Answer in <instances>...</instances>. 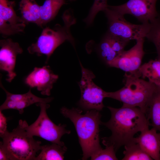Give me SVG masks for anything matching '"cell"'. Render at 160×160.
<instances>
[{
  "mask_svg": "<svg viewBox=\"0 0 160 160\" xmlns=\"http://www.w3.org/2000/svg\"><path fill=\"white\" fill-rule=\"evenodd\" d=\"M107 107L111 112V118L101 124L109 129L111 135L102 138V143L105 147L113 146L116 152L122 146L135 142V135L150 126L145 114L138 107Z\"/></svg>",
  "mask_w": 160,
  "mask_h": 160,
  "instance_id": "obj_1",
  "label": "cell"
},
{
  "mask_svg": "<svg viewBox=\"0 0 160 160\" xmlns=\"http://www.w3.org/2000/svg\"><path fill=\"white\" fill-rule=\"evenodd\" d=\"M60 112L73 123L83 152L82 160H87L102 149L100 144L99 125L101 115L96 110L82 111L79 108L62 107Z\"/></svg>",
  "mask_w": 160,
  "mask_h": 160,
  "instance_id": "obj_2",
  "label": "cell"
},
{
  "mask_svg": "<svg viewBox=\"0 0 160 160\" xmlns=\"http://www.w3.org/2000/svg\"><path fill=\"white\" fill-rule=\"evenodd\" d=\"M73 13L71 9L65 11L62 16L63 25L57 24L53 29L47 27L44 28L36 41L27 48L28 52L38 56L45 55L47 63L55 49L66 41L75 48V41L70 31L71 26L76 23Z\"/></svg>",
  "mask_w": 160,
  "mask_h": 160,
  "instance_id": "obj_3",
  "label": "cell"
},
{
  "mask_svg": "<svg viewBox=\"0 0 160 160\" xmlns=\"http://www.w3.org/2000/svg\"><path fill=\"white\" fill-rule=\"evenodd\" d=\"M124 86L113 92H105V97L123 103V105L137 107L146 114L149 102L158 86L138 77L126 73Z\"/></svg>",
  "mask_w": 160,
  "mask_h": 160,
  "instance_id": "obj_4",
  "label": "cell"
},
{
  "mask_svg": "<svg viewBox=\"0 0 160 160\" xmlns=\"http://www.w3.org/2000/svg\"><path fill=\"white\" fill-rule=\"evenodd\" d=\"M25 120H20L17 127L8 131L1 138V144L9 160H34L40 151L41 142L29 135L25 127Z\"/></svg>",
  "mask_w": 160,
  "mask_h": 160,
  "instance_id": "obj_5",
  "label": "cell"
},
{
  "mask_svg": "<svg viewBox=\"0 0 160 160\" xmlns=\"http://www.w3.org/2000/svg\"><path fill=\"white\" fill-rule=\"evenodd\" d=\"M36 104L40 107V112L36 120L31 125H29L26 121L25 127L28 134L32 137H40L52 143L65 145L61 138L65 134H69L71 131L66 129L65 124L57 125L50 120L47 112L50 107L48 103L39 102Z\"/></svg>",
  "mask_w": 160,
  "mask_h": 160,
  "instance_id": "obj_6",
  "label": "cell"
},
{
  "mask_svg": "<svg viewBox=\"0 0 160 160\" xmlns=\"http://www.w3.org/2000/svg\"><path fill=\"white\" fill-rule=\"evenodd\" d=\"M79 63L81 76L78 83L81 91L79 105L86 111L96 110L100 111L105 107L103 100L105 97V91L94 82L95 76L92 72L84 67L80 61Z\"/></svg>",
  "mask_w": 160,
  "mask_h": 160,
  "instance_id": "obj_7",
  "label": "cell"
},
{
  "mask_svg": "<svg viewBox=\"0 0 160 160\" xmlns=\"http://www.w3.org/2000/svg\"><path fill=\"white\" fill-rule=\"evenodd\" d=\"M108 22L107 33L130 41L145 37L150 28V23L136 25L127 21L124 16L109 7L103 11Z\"/></svg>",
  "mask_w": 160,
  "mask_h": 160,
  "instance_id": "obj_8",
  "label": "cell"
},
{
  "mask_svg": "<svg viewBox=\"0 0 160 160\" xmlns=\"http://www.w3.org/2000/svg\"><path fill=\"white\" fill-rule=\"evenodd\" d=\"M157 0H129L118 6H108L122 15L130 14L142 23H148L159 14L156 8Z\"/></svg>",
  "mask_w": 160,
  "mask_h": 160,
  "instance_id": "obj_9",
  "label": "cell"
},
{
  "mask_svg": "<svg viewBox=\"0 0 160 160\" xmlns=\"http://www.w3.org/2000/svg\"><path fill=\"white\" fill-rule=\"evenodd\" d=\"M14 1L0 0V33L9 36L24 31L26 23L14 10Z\"/></svg>",
  "mask_w": 160,
  "mask_h": 160,
  "instance_id": "obj_10",
  "label": "cell"
},
{
  "mask_svg": "<svg viewBox=\"0 0 160 160\" xmlns=\"http://www.w3.org/2000/svg\"><path fill=\"white\" fill-rule=\"evenodd\" d=\"M144 38L136 41V44L127 51H124L118 55L107 65L120 69L126 73L135 72L141 65L145 54L143 50Z\"/></svg>",
  "mask_w": 160,
  "mask_h": 160,
  "instance_id": "obj_11",
  "label": "cell"
},
{
  "mask_svg": "<svg viewBox=\"0 0 160 160\" xmlns=\"http://www.w3.org/2000/svg\"><path fill=\"white\" fill-rule=\"evenodd\" d=\"M58 78L49 65H45L41 68L35 67L25 79L24 82L30 88H36L42 95L49 96Z\"/></svg>",
  "mask_w": 160,
  "mask_h": 160,
  "instance_id": "obj_12",
  "label": "cell"
},
{
  "mask_svg": "<svg viewBox=\"0 0 160 160\" xmlns=\"http://www.w3.org/2000/svg\"><path fill=\"white\" fill-rule=\"evenodd\" d=\"M0 70L7 72L6 80L11 82L17 76L15 71L17 56L22 53L23 49L10 38L0 40Z\"/></svg>",
  "mask_w": 160,
  "mask_h": 160,
  "instance_id": "obj_13",
  "label": "cell"
},
{
  "mask_svg": "<svg viewBox=\"0 0 160 160\" xmlns=\"http://www.w3.org/2000/svg\"><path fill=\"white\" fill-rule=\"evenodd\" d=\"M135 140L153 159L160 160V133L156 129L145 128Z\"/></svg>",
  "mask_w": 160,
  "mask_h": 160,
  "instance_id": "obj_14",
  "label": "cell"
},
{
  "mask_svg": "<svg viewBox=\"0 0 160 160\" xmlns=\"http://www.w3.org/2000/svg\"><path fill=\"white\" fill-rule=\"evenodd\" d=\"M40 8V6L35 0H21L19 3V9L24 22L41 27Z\"/></svg>",
  "mask_w": 160,
  "mask_h": 160,
  "instance_id": "obj_15",
  "label": "cell"
},
{
  "mask_svg": "<svg viewBox=\"0 0 160 160\" xmlns=\"http://www.w3.org/2000/svg\"><path fill=\"white\" fill-rule=\"evenodd\" d=\"M133 73L142 79L147 78L151 82L160 86V59L151 60L144 63Z\"/></svg>",
  "mask_w": 160,
  "mask_h": 160,
  "instance_id": "obj_16",
  "label": "cell"
},
{
  "mask_svg": "<svg viewBox=\"0 0 160 160\" xmlns=\"http://www.w3.org/2000/svg\"><path fill=\"white\" fill-rule=\"evenodd\" d=\"M146 115L150 126L160 133V86H158L149 102Z\"/></svg>",
  "mask_w": 160,
  "mask_h": 160,
  "instance_id": "obj_17",
  "label": "cell"
},
{
  "mask_svg": "<svg viewBox=\"0 0 160 160\" xmlns=\"http://www.w3.org/2000/svg\"><path fill=\"white\" fill-rule=\"evenodd\" d=\"M67 0H45L40 6V14L41 27L53 20L60 9L66 4Z\"/></svg>",
  "mask_w": 160,
  "mask_h": 160,
  "instance_id": "obj_18",
  "label": "cell"
},
{
  "mask_svg": "<svg viewBox=\"0 0 160 160\" xmlns=\"http://www.w3.org/2000/svg\"><path fill=\"white\" fill-rule=\"evenodd\" d=\"M67 149L65 145L55 143L41 145L40 153L34 160H64V154Z\"/></svg>",
  "mask_w": 160,
  "mask_h": 160,
  "instance_id": "obj_19",
  "label": "cell"
},
{
  "mask_svg": "<svg viewBox=\"0 0 160 160\" xmlns=\"http://www.w3.org/2000/svg\"><path fill=\"white\" fill-rule=\"evenodd\" d=\"M53 99V97L42 98L38 97L33 99L22 100L17 101H12L5 100L4 102L0 106V111L8 109H13L18 111L20 114L24 112V109L34 103L39 102L48 103Z\"/></svg>",
  "mask_w": 160,
  "mask_h": 160,
  "instance_id": "obj_20",
  "label": "cell"
},
{
  "mask_svg": "<svg viewBox=\"0 0 160 160\" xmlns=\"http://www.w3.org/2000/svg\"><path fill=\"white\" fill-rule=\"evenodd\" d=\"M124 157L122 160H151L152 159L142 148L139 144L134 142L124 145Z\"/></svg>",
  "mask_w": 160,
  "mask_h": 160,
  "instance_id": "obj_21",
  "label": "cell"
},
{
  "mask_svg": "<svg viewBox=\"0 0 160 160\" xmlns=\"http://www.w3.org/2000/svg\"><path fill=\"white\" fill-rule=\"evenodd\" d=\"M145 38L155 45L160 59V15L150 22V28Z\"/></svg>",
  "mask_w": 160,
  "mask_h": 160,
  "instance_id": "obj_22",
  "label": "cell"
},
{
  "mask_svg": "<svg viewBox=\"0 0 160 160\" xmlns=\"http://www.w3.org/2000/svg\"><path fill=\"white\" fill-rule=\"evenodd\" d=\"M98 50L100 56L107 65L118 55L112 48L105 36L100 43Z\"/></svg>",
  "mask_w": 160,
  "mask_h": 160,
  "instance_id": "obj_23",
  "label": "cell"
},
{
  "mask_svg": "<svg viewBox=\"0 0 160 160\" xmlns=\"http://www.w3.org/2000/svg\"><path fill=\"white\" fill-rule=\"evenodd\" d=\"M108 0H94L87 17L84 20V21L87 25H90L93 23L94 19L98 12L104 11L107 7Z\"/></svg>",
  "mask_w": 160,
  "mask_h": 160,
  "instance_id": "obj_24",
  "label": "cell"
},
{
  "mask_svg": "<svg viewBox=\"0 0 160 160\" xmlns=\"http://www.w3.org/2000/svg\"><path fill=\"white\" fill-rule=\"evenodd\" d=\"M108 39L112 49L117 55L124 51V48L129 41L107 33L105 36Z\"/></svg>",
  "mask_w": 160,
  "mask_h": 160,
  "instance_id": "obj_25",
  "label": "cell"
},
{
  "mask_svg": "<svg viewBox=\"0 0 160 160\" xmlns=\"http://www.w3.org/2000/svg\"><path fill=\"white\" fill-rule=\"evenodd\" d=\"M116 152L112 146L105 147L92 155L91 160H118L116 155Z\"/></svg>",
  "mask_w": 160,
  "mask_h": 160,
  "instance_id": "obj_26",
  "label": "cell"
},
{
  "mask_svg": "<svg viewBox=\"0 0 160 160\" xmlns=\"http://www.w3.org/2000/svg\"><path fill=\"white\" fill-rule=\"evenodd\" d=\"M0 86L6 93V100L17 101L24 100L35 99L38 97L31 92V88H30L29 91L23 94H14L9 92L5 89L2 85L1 81V76L0 75Z\"/></svg>",
  "mask_w": 160,
  "mask_h": 160,
  "instance_id": "obj_27",
  "label": "cell"
},
{
  "mask_svg": "<svg viewBox=\"0 0 160 160\" xmlns=\"http://www.w3.org/2000/svg\"><path fill=\"white\" fill-rule=\"evenodd\" d=\"M7 119L2 111H0V136L1 137L8 131L7 129Z\"/></svg>",
  "mask_w": 160,
  "mask_h": 160,
  "instance_id": "obj_28",
  "label": "cell"
},
{
  "mask_svg": "<svg viewBox=\"0 0 160 160\" xmlns=\"http://www.w3.org/2000/svg\"><path fill=\"white\" fill-rule=\"evenodd\" d=\"M0 160H9L7 153L0 144Z\"/></svg>",
  "mask_w": 160,
  "mask_h": 160,
  "instance_id": "obj_29",
  "label": "cell"
},
{
  "mask_svg": "<svg viewBox=\"0 0 160 160\" xmlns=\"http://www.w3.org/2000/svg\"><path fill=\"white\" fill-rule=\"evenodd\" d=\"M69 1H74V0H69Z\"/></svg>",
  "mask_w": 160,
  "mask_h": 160,
  "instance_id": "obj_30",
  "label": "cell"
}]
</instances>
